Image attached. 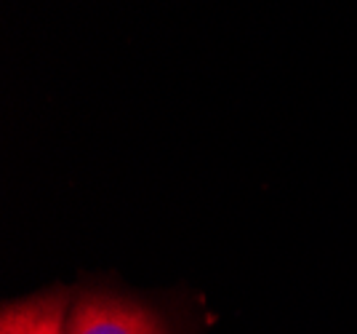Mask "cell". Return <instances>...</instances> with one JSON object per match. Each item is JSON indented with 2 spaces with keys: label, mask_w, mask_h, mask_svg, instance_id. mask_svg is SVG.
<instances>
[{
  "label": "cell",
  "mask_w": 357,
  "mask_h": 334,
  "mask_svg": "<svg viewBox=\"0 0 357 334\" xmlns=\"http://www.w3.org/2000/svg\"><path fill=\"white\" fill-rule=\"evenodd\" d=\"M67 313V294L61 289L6 303L0 313V334H61Z\"/></svg>",
  "instance_id": "2"
},
{
  "label": "cell",
  "mask_w": 357,
  "mask_h": 334,
  "mask_svg": "<svg viewBox=\"0 0 357 334\" xmlns=\"http://www.w3.org/2000/svg\"><path fill=\"white\" fill-rule=\"evenodd\" d=\"M61 334H168V329L158 313L144 305L105 291H89L73 303Z\"/></svg>",
  "instance_id": "1"
}]
</instances>
